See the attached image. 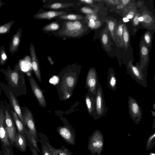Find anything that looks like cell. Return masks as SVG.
<instances>
[{
    "label": "cell",
    "instance_id": "6da1fadb",
    "mask_svg": "<svg viewBox=\"0 0 155 155\" xmlns=\"http://www.w3.org/2000/svg\"><path fill=\"white\" fill-rule=\"evenodd\" d=\"M87 27L78 21H68L61 32V35L69 37L81 36L87 31Z\"/></svg>",
    "mask_w": 155,
    "mask_h": 155
},
{
    "label": "cell",
    "instance_id": "7a4b0ae2",
    "mask_svg": "<svg viewBox=\"0 0 155 155\" xmlns=\"http://www.w3.org/2000/svg\"><path fill=\"white\" fill-rule=\"evenodd\" d=\"M95 110L92 115L95 120L105 116L108 108L106 107L104 97L101 85L99 82L94 100Z\"/></svg>",
    "mask_w": 155,
    "mask_h": 155
},
{
    "label": "cell",
    "instance_id": "3957f363",
    "mask_svg": "<svg viewBox=\"0 0 155 155\" xmlns=\"http://www.w3.org/2000/svg\"><path fill=\"white\" fill-rule=\"evenodd\" d=\"M99 79L95 69L90 68L87 74L86 79V87L88 90V93L95 98Z\"/></svg>",
    "mask_w": 155,
    "mask_h": 155
},
{
    "label": "cell",
    "instance_id": "277c9868",
    "mask_svg": "<svg viewBox=\"0 0 155 155\" xmlns=\"http://www.w3.org/2000/svg\"><path fill=\"white\" fill-rule=\"evenodd\" d=\"M23 117L25 127L30 135V138L33 137L38 143L39 139L31 112L28 110H26L23 114Z\"/></svg>",
    "mask_w": 155,
    "mask_h": 155
},
{
    "label": "cell",
    "instance_id": "5b68a950",
    "mask_svg": "<svg viewBox=\"0 0 155 155\" xmlns=\"http://www.w3.org/2000/svg\"><path fill=\"white\" fill-rule=\"evenodd\" d=\"M129 114L130 118L136 123L141 120L143 112L141 107L137 100L132 97L129 96L128 101Z\"/></svg>",
    "mask_w": 155,
    "mask_h": 155
},
{
    "label": "cell",
    "instance_id": "8992f818",
    "mask_svg": "<svg viewBox=\"0 0 155 155\" xmlns=\"http://www.w3.org/2000/svg\"><path fill=\"white\" fill-rule=\"evenodd\" d=\"M59 135L68 144L74 145L75 143L76 134L74 129L67 125L59 126L57 128Z\"/></svg>",
    "mask_w": 155,
    "mask_h": 155
},
{
    "label": "cell",
    "instance_id": "52a82bcc",
    "mask_svg": "<svg viewBox=\"0 0 155 155\" xmlns=\"http://www.w3.org/2000/svg\"><path fill=\"white\" fill-rule=\"evenodd\" d=\"M127 73L136 82L142 86L146 87L147 83L144 79V75L140 69L136 65L133 64V61L130 60L126 65Z\"/></svg>",
    "mask_w": 155,
    "mask_h": 155
},
{
    "label": "cell",
    "instance_id": "ba28073f",
    "mask_svg": "<svg viewBox=\"0 0 155 155\" xmlns=\"http://www.w3.org/2000/svg\"><path fill=\"white\" fill-rule=\"evenodd\" d=\"M0 142L1 146H5L7 148L13 147L9 139L6 129L5 115L2 108L0 110Z\"/></svg>",
    "mask_w": 155,
    "mask_h": 155
},
{
    "label": "cell",
    "instance_id": "9c48e42d",
    "mask_svg": "<svg viewBox=\"0 0 155 155\" xmlns=\"http://www.w3.org/2000/svg\"><path fill=\"white\" fill-rule=\"evenodd\" d=\"M5 127L9 139L13 145L17 131L13 119L8 111H5Z\"/></svg>",
    "mask_w": 155,
    "mask_h": 155
},
{
    "label": "cell",
    "instance_id": "30bf717a",
    "mask_svg": "<svg viewBox=\"0 0 155 155\" xmlns=\"http://www.w3.org/2000/svg\"><path fill=\"white\" fill-rule=\"evenodd\" d=\"M29 81L33 94L39 105L43 107L46 106V100L43 92L32 75L29 76Z\"/></svg>",
    "mask_w": 155,
    "mask_h": 155
},
{
    "label": "cell",
    "instance_id": "8fae6325",
    "mask_svg": "<svg viewBox=\"0 0 155 155\" xmlns=\"http://www.w3.org/2000/svg\"><path fill=\"white\" fill-rule=\"evenodd\" d=\"M140 41L139 46L140 61L139 63H137L135 65L140 69L143 74L144 69L149 61V49L144 43L143 40H141Z\"/></svg>",
    "mask_w": 155,
    "mask_h": 155
},
{
    "label": "cell",
    "instance_id": "7c38bea8",
    "mask_svg": "<svg viewBox=\"0 0 155 155\" xmlns=\"http://www.w3.org/2000/svg\"><path fill=\"white\" fill-rule=\"evenodd\" d=\"M38 134L41 137L52 155H74L64 146H62L59 149L55 148L50 144L48 137L45 134L40 132H38Z\"/></svg>",
    "mask_w": 155,
    "mask_h": 155
},
{
    "label": "cell",
    "instance_id": "4fadbf2b",
    "mask_svg": "<svg viewBox=\"0 0 155 155\" xmlns=\"http://www.w3.org/2000/svg\"><path fill=\"white\" fill-rule=\"evenodd\" d=\"M140 12L143 18V21L141 22L143 26L149 29H154L155 18L144 7H141Z\"/></svg>",
    "mask_w": 155,
    "mask_h": 155
},
{
    "label": "cell",
    "instance_id": "5bb4252c",
    "mask_svg": "<svg viewBox=\"0 0 155 155\" xmlns=\"http://www.w3.org/2000/svg\"><path fill=\"white\" fill-rule=\"evenodd\" d=\"M30 51L32 61V67L35 74L40 82H41V77L39 64L37 59L35 48L31 43L30 45Z\"/></svg>",
    "mask_w": 155,
    "mask_h": 155
},
{
    "label": "cell",
    "instance_id": "9a60e30c",
    "mask_svg": "<svg viewBox=\"0 0 155 155\" xmlns=\"http://www.w3.org/2000/svg\"><path fill=\"white\" fill-rule=\"evenodd\" d=\"M15 147L21 152H25L27 149V137L17 131L13 144Z\"/></svg>",
    "mask_w": 155,
    "mask_h": 155
},
{
    "label": "cell",
    "instance_id": "2e32d148",
    "mask_svg": "<svg viewBox=\"0 0 155 155\" xmlns=\"http://www.w3.org/2000/svg\"><path fill=\"white\" fill-rule=\"evenodd\" d=\"M22 29L19 28L12 38L9 48V51L12 55L18 51L21 40Z\"/></svg>",
    "mask_w": 155,
    "mask_h": 155
},
{
    "label": "cell",
    "instance_id": "e0dca14e",
    "mask_svg": "<svg viewBox=\"0 0 155 155\" xmlns=\"http://www.w3.org/2000/svg\"><path fill=\"white\" fill-rule=\"evenodd\" d=\"M66 13L64 11H49L39 13L34 17L36 19L50 20L56 16L66 15Z\"/></svg>",
    "mask_w": 155,
    "mask_h": 155
},
{
    "label": "cell",
    "instance_id": "ac0fdd59",
    "mask_svg": "<svg viewBox=\"0 0 155 155\" xmlns=\"http://www.w3.org/2000/svg\"><path fill=\"white\" fill-rule=\"evenodd\" d=\"M9 94L11 102L15 110V112L16 113L18 117L24 126V131H25L26 130V129L24 125L23 114H22L19 105L18 104L17 100L12 94L11 91H10Z\"/></svg>",
    "mask_w": 155,
    "mask_h": 155
},
{
    "label": "cell",
    "instance_id": "d6986e66",
    "mask_svg": "<svg viewBox=\"0 0 155 155\" xmlns=\"http://www.w3.org/2000/svg\"><path fill=\"white\" fill-rule=\"evenodd\" d=\"M107 82L108 87L113 91L117 90V80L114 69H109L107 73Z\"/></svg>",
    "mask_w": 155,
    "mask_h": 155
},
{
    "label": "cell",
    "instance_id": "ffe728a7",
    "mask_svg": "<svg viewBox=\"0 0 155 155\" xmlns=\"http://www.w3.org/2000/svg\"><path fill=\"white\" fill-rule=\"evenodd\" d=\"M108 32L107 27L106 25L101 34L100 39L102 45L105 49L107 51H111L112 44L110 41Z\"/></svg>",
    "mask_w": 155,
    "mask_h": 155
},
{
    "label": "cell",
    "instance_id": "44dd1931",
    "mask_svg": "<svg viewBox=\"0 0 155 155\" xmlns=\"http://www.w3.org/2000/svg\"><path fill=\"white\" fill-rule=\"evenodd\" d=\"M106 21L108 29L111 37L115 43L117 45L115 36V32L117 22V20L111 17L106 18Z\"/></svg>",
    "mask_w": 155,
    "mask_h": 155
},
{
    "label": "cell",
    "instance_id": "7402d4cb",
    "mask_svg": "<svg viewBox=\"0 0 155 155\" xmlns=\"http://www.w3.org/2000/svg\"><path fill=\"white\" fill-rule=\"evenodd\" d=\"M124 23L122 20L117 22L115 32V36L117 45L123 46V34Z\"/></svg>",
    "mask_w": 155,
    "mask_h": 155
},
{
    "label": "cell",
    "instance_id": "603a6c76",
    "mask_svg": "<svg viewBox=\"0 0 155 155\" xmlns=\"http://www.w3.org/2000/svg\"><path fill=\"white\" fill-rule=\"evenodd\" d=\"M95 98L88 92L86 95L85 102L87 111L91 115H92L95 110Z\"/></svg>",
    "mask_w": 155,
    "mask_h": 155
},
{
    "label": "cell",
    "instance_id": "cb8c5ba5",
    "mask_svg": "<svg viewBox=\"0 0 155 155\" xmlns=\"http://www.w3.org/2000/svg\"><path fill=\"white\" fill-rule=\"evenodd\" d=\"M123 46L126 50H127L129 45V33L127 25L124 23L123 26Z\"/></svg>",
    "mask_w": 155,
    "mask_h": 155
},
{
    "label": "cell",
    "instance_id": "d4e9b609",
    "mask_svg": "<svg viewBox=\"0 0 155 155\" xmlns=\"http://www.w3.org/2000/svg\"><path fill=\"white\" fill-rule=\"evenodd\" d=\"M11 112L13 119L17 126L18 131L23 134H25L24 132L23 125L16 114L15 112L13 111H12Z\"/></svg>",
    "mask_w": 155,
    "mask_h": 155
},
{
    "label": "cell",
    "instance_id": "484cf974",
    "mask_svg": "<svg viewBox=\"0 0 155 155\" xmlns=\"http://www.w3.org/2000/svg\"><path fill=\"white\" fill-rule=\"evenodd\" d=\"M10 81L15 86L18 85L19 80V73L15 71H10L8 74Z\"/></svg>",
    "mask_w": 155,
    "mask_h": 155
},
{
    "label": "cell",
    "instance_id": "4316f807",
    "mask_svg": "<svg viewBox=\"0 0 155 155\" xmlns=\"http://www.w3.org/2000/svg\"><path fill=\"white\" fill-rule=\"evenodd\" d=\"M14 22V21H11L3 25H0V35L9 33Z\"/></svg>",
    "mask_w": 155,
    "mask_h": 155
},
{
    "label": "cell",
    "instance_id": "83f0119b",
    "mask_svg": "<svg viewBox=\"0 0 155 155\" xmlns=\"http://www.w3.org/2000/svg\"><path fill=\"white\" fill-rule=\"evenodd\" d=\"M38 135L39 139V141L41 144L42 155H52L41 137L38 134Z\"/></svg>",
    "mask_w": 155,
    "mask_h": 155
},
{
    "label": "cell",
    "instance_id": "f1b7e54d",
    "mask_svg": "<svg viewBox=\"0 0 155 155\" xmlns=\"http://www.w3.org/2000/svg\"><path fill=\"white\" fill-rule=\"evenodd\" d=\"M58 18L61 19L78 20L82 19L83 16L81 15L75 14H68L60 15Z\"/></svg>",
    "mask_w": 155,
    "mask_h": 155
},
{
    "label": "cell",
    "instance_id": "f546056e",
    "mask_svg": "<svg viewBox=\"0 0 155 155\" xmlns=\"http://www.w3.org/2000/svg\"><path fill=\"white\" fill-rule=\"evenodd\" d=\"M143 40L146 46L150 49L152 43V36L150 31H147L144 33Z\"/></svg>",
    "mask_w": 155,
    "mask_h": 155
},
{
    "label": "cell",
    "instance_id": "4dcf8cb0",
    "mask_svg": "<svg viewBox=\"0 0 155 155\" xmlns=\"http://www.w3.org/2000/svg\"><path fill=\"white\" fill-rule=\"evenodd\" d=\"M74 5L72 3H55L49 5L48 7L52 9H59L67 8Z\"/></svg>",
    "mask_w": 155,
    "mask_h": 155
},
{
    "label": "cell",
    "instance_id": "1f68e13d",
    "mask_svg": "<svg viewBox=\"0 0 155 155\" xmlns=\"http://www.w3.org/2000/svg\"><path fill=\"white\" fill-rule=\"evenodd\" d=\"M60 28L59 25L56 22L51 23L45 26L42 30L45 31H56Z\"/></svg>",
    "mask_w": 155,
    "mask_h": 155
},
{
    "label": "cell",
    "instance_id": "d6a6232c",
    "mask_svg": "<svg viewBox=\"0 0 155 155\" xmlns=\"http://www.w3.org/2000/svg\"><path fill=\"white\" fill-rule=\"evenodd\" d=\"M6 54L3 46L0 47V65H3L8 59Z\"/></svg>",
    "mask_w": 155,
    "mask_h": 155
},
{
    "label": "cell",
    "instance_id": "836d02e7",
    "mask_svg": "<svg viewBox=\"0 0 155 155\" xmlns=\"http://www.w3.org/2000/svg\"><path fill=\"white\" fill-rule=\"evenodd\" d=\"M137 11L136 8L133 7L129 8L127 12L125 13L124 17L127 18L129 20H132L136 14Z\"/></svg>",
    "mask_w": 155,
    "mask_h": 155
},
{
    "label": "cell",
    "instance_id": "e575fe53",
    "mask_svg": "<svg viewBox=\"0 0 155 155\" xmlns=\"http://www.w3.org/2000/svg\"><path fill=\"white\" fill-rule=\"evenodd\" d=\"M75 83V79L74 77L69 76L67 77L65 80V84L70 88H73Z\"/></svg>",
    "mask_w": 155,
    "mask_h": 155
},
{
    "label": "cell",
    "instance_id": "d590c367",
    "mask_svg": "<svg viewBox=\"0 0 155 155\" xmlns=\"http://www.w3.org/2000/svg\"><path fill=\"white\" fill-rule=\"evenodd\" d=\"M141 15L140 13L139 10H137L136 13L132 20V24L134 27H138L140 24L138 20V18Z\"/></svg>",
    "mask_w": 155,
    "mask_h": 155
},
{
    "label": "cell",
    "instance_id": "8d00e7d4",
    "mask_svg": "<svg viewBox=\"0 0 155 155\" xmlns=\"http://www.w3.org/2000/svg\"><path fill=\"white\" fill-rule=\"evenodd\" d=\"M13 147L7 148L2 145L1 149L4 155H15L13 151Z\"/></svg>",
    "mask_w": 155,
    "mask_h": 155
},
{
    "label": "cell",
    "instance_id": "74e56055",
    "mask_svg": "<svg viewBox=\"0 0 155 155\" xmlns=\"http://www.w3.org/2000/svg\"><path fill=\"white\" fill-rule=\"evenodd\" d=\"M81 12L87 15L88 14H96L97 11L93 9L87 7H83L81 9Z\"/></svg>",
    "mask_w": 155,
    "mask_h": 155
},
{
    "label": "cell",
    "instance_id": "f35d334b",
    "mask_svg": "<svg viewBox=\"0 0 155 155\" xmlns=\"http://www.w3.org/2000/svg\"><path fill=\"white\" fill-rule=\"evenodd\" d=\"M27 146L29 147L32 155H39L38 152L31 143L27 137Z\"/></svg>",
    "mask_w": 155,
    "mask_h": 155
},
{
    "label": "cell",
    "instance_id": "ab89813d",
    "mask_svg": "<svg viewBox=\"0 0 155 155\" xmlns=\"http://www.w3.org/2000/svg\"><path fill=\"white\" fill-rule=\"evenodd\" d=\"M101 22L99 21H95L94 22L91 23L89 22H88V25L90 28L92 29H96L101 25Z\"/></svg>",
    "mask_w": 155,
    "mask_h": 155
},
{
    "label": "cell",
    "instance_id": "60d3db41",
    "mask_svg": "<svg viewBox=\"0 0 155 155\" xmlns=\"http://www.w3.org/2000/svg\"><path fill=\"white\" fill-rule=\"evenodd\" d=\"M86 18L89 20L90 19H92L95 21L98 20V17L96 14H88L86 15Z\"/></svg>",
    "mask_w": 155,
    "mask_h": 155
},
{
    "label": "cell",
    "instance_id": "b9f144b4",
    "mask_svg": "<svg viewBox=\"0 0 155 155\" xmlns=\"http://www.w3.org/2000/svg\"><path fill=\"white\" fill-rule=\"evenodd\" d=\"M103 145V143L101 140H97L95 142L92 143L91 146L94 147H100Z\"/></svg>",
    "mask_w": 155,
    "mask_h": 155
},
{
    "label": "cell",
    "instance_id": "7bdbcfd3",
    "mask_svg": "<svg viewBox=\"0 0 155 155\" xmlns=\"http://www.w3.org/2000/svg\"><path fill=\"white\" fill-rule=\"evenodd\" d=\"M104 1L106 2L109 4L114 5H118L121 3L120 0H104Z\"/></svg>",
    "mask_w": 155,
    "mask_h": 155
},
{
    "label": "cell",
    "instance_id": "ee69618b",
    "mask_svg": "<svg viewBox=\"0 0 155 155\" xmlns=\"http://www.w3.org/2000/svg\"><path fill=\"white\" fill-rule=\"evenodd\" d=\"M79 1L82 2L89 4H93L94 1L92 0H80Z\"/></svg>",
    "mask_w": 155,
    "mask_h": 155
},
{
    "label": "cell",
    "instance_id": "f6af8a7d",
    "mask_svg": "<svg viewBox=\"0 0 155 155\" xmlns=\"http://www.w3.org/2000/svg\"><path fill=\"white\" fill-rule=\"evenodd\" d=\"M121 3L126 6V5H128V4L131 2L130 0H120Z\"/></svg>",
    "mask_w": 155,
    "mask_h": 155
},
{
    "label": "cell",
    "instance_id": "bcb514c9",
    "mask_svg": "<svg viewBox=\"0 0 155 155\" xmlns=\"http://www.w3.org/2000/svg\"><path fill=\"white\" fill-rule=\"evenodd\" d=\"M47 58L50 64L51 65H52L54 64V62L52 60L51 58L49 55H48Z\"/></svg>",
    "mask_w": 155,
    "mask_h": 155
},
{
    "label": "cell",
    "instance_id": "7dc6e473",
    "mask_svg": "<svg viewBox=\"0 0 155 155\" xmlns=\"http://www.w3.org/2000/svg\"><path fill=\"white\" fill-rule=\"evenodd\" d=\"M129 21H130L129 20V19H128L126 17H124L123 18V19H122V21L124 22H129Z\"/></svg>",
    "mask_w": 155,
    "mask_h": 155
},
{
    "label": "cell",
    "instance_id": "c3c4849f",
    "mask_svg": "<svg viewBox=\"0 0 155 155\" xmlns=\"http://www.w3.org/2000/svg\"><path fill=\"white\" fill-rule=\"evenodd\" d=\"M138 19L140 22H142L143 20V18L141 15L138 18Z\"/></svg>",
    "mask_w": 155,
    "mask_h": 155
},
{
    "label": "cell",
    "instance_id": "681fc988",
    "mask_svg": "<svg viewBox=\"0 0 155 155\" xmlns=\"http://www.w3.org/2000/svg\"><path fill=\"white\" fill-rule=\"evenodd\" d=\"M151 114H152V116L153 117H155V111H153V110H151Z\"/></svg>",
    "mask_w": 155,
    "mask_h": 155
},
{
    "label": "cell",
    "instance_id": "f907efd6",
    "mask_svg": "<svg viewBox=\"0 0 155 155\" xmlns=\"http://www.w3.org/2000/svg\"><path fill=\"white\" fill-rule=\"evenodd\" d=\"M153 109V111L155 110V102H154L152 105Z\"/></svg>",
    "mask_w": 155,
    "mask_h": 155
},
{
    "label": "cell",
    "instance_id": "816d5d0a",
    "mask_svg": "<svg viewBox=\"0 0 155 155\" xmlns=\"http://www.w3.org/2000/svg\"><path fill=\"white\" fill-rule=\"evenodd\" d=\"M4 4V3L2 2L1 0H0V8L1 7V6L3 5Z\"/></svg>",
    "mask_w": 155,
    "mask_h": 155
},
{
    "label": "cell",
    "instance_id": "f5cc1de1",
    "mask_svg": "<svg viewBox=\"0 0 155 155\" xmlns=\"http://www.w3.org/2000/svg\"><path fill=\"white\" fill-rule=\"evenodd\" d=\"M0 155H4L2 150H0Z\"/></svg>",
    "mask_w": 155,
    "mask_h": 155
},
{
    "label": "cell",
    "instance_id": "db71d44e",
    "mask_svg": "<svg viewBox=\"0 0 155 155\" xmlns=\"http://www.w3.org/2000/svg\"><path fill=\"white\" fill-rule=\"evenodd\" d=\"M151 155H155V154L154 153H153Z\"/></svg>",
    "mask_w": 155,
    "mask_h": 155
},
{
    "label": "cell",
    "instance_id": "11a10c76",
    "mask_svg": "<svg viewBox=\"0 0 155 155\" xmlns=\"http://www.w3.org/2000/svg\"></svg>",
    "mask_w": 155,
    "mask_h": 155
}]
</instances>
